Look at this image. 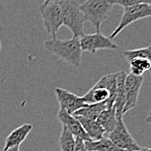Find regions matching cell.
I'll list each match as a JSON object with an SVG mask.
<instances>
[{
  "label": "cell",
  "mask_w": 151,
  "mask_h": 151,
  "mask_svg": "<svg viewBox=\"0 0 151 151\" xmlns=\"http://www.w3.org/2000/svg\"><path fill=\"white\" fill-rule=\"evenodd\" d=\"M55 93L60 105V109L66 111L70 115H73L76 111L84 107L86 104L82 100V97L77 96L70 91L57 88L55 89Z\"/></svg>",
  "instance_id": "9"
},
{
  "label": "cell",
  "mask_w": 151,
  "mask_h": 151,
  "mask_svg": "<svg viewBox=\"0 0 151 151\" xmlns=\"http://www.w3.org/2000/svg\"><path fill=\"white\" fill-rule=\"evenodd\" d=\"M130 74L135 76H142V74L150 71L151 68V61L148 59L136 58L133 59L129 62Z\"/></svg>",
  "instance_id": "18"
},
{
  "label": "cell",
  "mask_w": 151,
  "mask_h": 151,
  "mask_svg": "<svg viewBox=\"0 0 151 151\" xmlns=\"http://www.w3.org/2000/svg\"><path fill=\"white\" fill-rule=\"evenodd\" d=\"M47 33L51 38H57L63 26V9L59 2H44L38 8Z\"/></svg>",
  "instance_id": "4"
},
{
  "label": "cell",
  "mask_w": 151,
  "mask_h": 151,
  "mask_svg": "<svg viewBox=\"0 0 151 151\" xmlns=\"http://www.w3.org/2000/svg\"><path fill=\"white\" fill-rule=\"evenodd\" d=\"M112 8L113 5L108 0H86L79 5L85 21H89L96 32L100 31L102 24L108 18Z\"/></svg>",
  "instance_id": "2"
},
{
  "label": "cell",
  "mask_w": 151,
  "mask_h": 151,
  "mask_svg": "<svg viewBox=\"0 0 151 151\" xmlns=\"http://www.w3.org/2000/svg\"><path fill=\"white\" fill-rule=\"evenodd\" d=\"M74 116L81 123L84 131L90 136V138L92 141H97V140H100L102 137H104L105 131L96 120L87 119V118L78 116V115H74Z\"/></svg>",
  "instance_id": "14"
},
{
  "label": "cell",
  "mask_w": 151,
  "mask_h": 151,
  "mask_svg": "<svg viewBox=\"0 0 151 151\" xmlns=\"http://www.w3.org/2000/svg\"><path fill=\"white\" fill-rule=\"evenodd\" d=\"M60 1H70V0H60Z\"/></svg>",
  "instance_id": "28"
},
{
  "label": "cell",
  "mask_w": 151,
  "mask_h": 151,
  "mask_svg": "<svg viewBox=\"0 0 151 151\" xmlns=\"http://www.w3.org/2000/svg\"><path fill=\"white\" fill-rule=\"evenodd\" d=\"M96 121L101 125V127L104 128L105 132L110 133L114 129L117 121L115 107L103 110L101 114L98 115Z\"/></svg>",
  "instance_id": "15"
},
{
  "label": "cell",
  "mask_w": 151,
  "mask_h": 151,
  "mask_svg": "<svg viewBox=\"0 0 151 151\" xmlns=\"http://www.w3.org/2000/svg\"><path fill=\"white\" fill-rule=\"evenodd\" d=\"M117 148L125 151L138 150L141 147L138 145L136 140L129 132L124 121L122 118H117L116 124L114 129L109 133L108 137Z\"/></svg>",
  "instance_id": "6"
},
{
  "label": "cell",
  "mask_w": 151,
  "mask_h": 151,
  "mask_svg": "<svg viewBox=\"0 0 151 151\" xmlns=\"http://www.w3.org/2000/svg\"><path fill=\"white\" fill-rule=\"evenodd\" d=\"M59 147L61 151H75L76 138L65 126L59 138Z\"/></svg>",
  "instance_id": "19"
},
{
  "label": "cell",
  "mask_w": 151,
  "mask_h": 151,
  "mask_svg": "<svg viewBox=\"0 0 151 151\" xmlns=\"http://www.w3.org/2000/svg\"><path fill=\"white\" fill-rule=\"evenodd\" d=\"M150 47H151V45H150Z\"/></svg>",
  "instance_id": "31"
},
{
  "label": "cell",
  "mask_w": 151,
  "mask_h": 151,
  "mask_svg": "<svg viewBox=\"0 0 151 151\" xmlns=\"http://www.w3.org/2000/svg\"><path fill=\"white\" fill-rule=\"evenodd\" d=\"M45 49L53 55H56L62 61L70 64L74 67H79L82 62V49L79 39H58L51 38L45 41Z\"/></svg>",
  "instance_id": "1"
},
{
  "label": "cell",
  "mask_w": 151,
  "mask_h": 151,
  "mask_svg": "<svg viewBox=\"0 0 151 151\" xmlns=\"http://www.w3.org/2000/svg\"><path fill=\"white\" fill-rule=\"evenodd\" d=\"M32 128H33V127L31 124L25 123V124L14 129L9 136H7V138L5 140L4 150L19 146L26 139V137L29 136Z\"/></svg>",
  "instance_id": "12"
},
{
  "label": "cell",
  "mask_w": 151,
  "mask_h": 151,
  "mask_svg": "<svg viewBox=\"0 0 151 151\" xmlns=\"http://www.w3.org/2000/svg\"><path fill=\"white\" fill-rule=\"evenodd\" d=\"M58 119L63 123V125L65 126L70 131V133L73 135L75 138H80L83 140L84 142L91 140L90 136L84 131L81 123L73 115H70L66 111L63 109H59Z\"/></svg>",
  "instance_id": "11"
},
{
  "label": "cell",
  "mask_w": 151,
  "mask_h": 151,
  "mask_svg": "<svg viewBox=\"0 0 151 151\" xmlns=\"http://www.w3.org/2000/svg\"><path fill=\"white\" fill-rule=\"evenodd\" d=\"M146 121H147L148 123L151 124V111L150 112V114H149V115H148V117H147V119H146Z\"/></svg>",
  "instance_id": "24"
},
{
  "label": "cell",
  "mask_w": 151,
  "mask_h": 151,
  "mask_svg": "<svg viewBox=\"0 0 151 151\" xmlns=\"http://www.w3.org/2000/svg\"><path fill=\"white\" fill-rule=\"evenodd\" d=\"M142 76H135L131 74H127L125 79V104L123 107V115L136 107L139 93L143 83Z\"/></svg>",
  "instance_id": "8"
},
{
  "label": "cell",
  "mask_w": 151,
  "mask_h": 151,
  "mask_svg": "<svg viewBox=\"0 0 151 151\" xmlns=\"http://www.w3.org/2000/svg\"><path fill=\"white\" fill-rule=\"evenodd\" d=\"M109 98V92L107 88V77L104 76L92 87L91 90L82 97V100L86 104H94L106 102Z\"/></svg>",
  "instance_id": "10"
},
{
  "label": "cell",
  "mask_w": 151,
  "mask_h": 151,
  "mask_svg": "<svg viewBox=\"0 0 151 151\" xmlns=\"http://www.w3.org/2000/svg\"><path fill=\"white\" fill-rule=\"evenodd\" d=\"M104 109H106V102L85 104L84 107H83L80 109H78L77 111H76L73 114V115H78V116H82V117H84L87 119L96 121L98 115Z\"/></svg>",
  "instance_id": "17"
},
{
  "label": "cell",
  "mask_w": 151,
  "mask_h": 151,
  "mask_svg": "<svg viewBox=\"0 0 151 151\" xmlns=\"http://www.w3.org/2000/svg\"><path fill=\"white\" fill-rule=\"evenodd\" d=\"M2 51V43H1V41H0V52Z\"/></svg>",
  "instance_id": "27"
},
{
  "label": "cell",
  "mask_w": 151,
  "mask_h": 151,
  "mask_svg": "<svg viewBox=\"0 0 151 151\" xmlns=\"http://www.w3.org/2000/svg\"><path fill=\"white\" fill-rule=\"evenodd\" d=\"M127 74L124 71L116 73V96L115 101V109L117 118L123 115V107L125 104V79Z\"/></svg>",
  "instance_id": "13"
},
{
  "label": "cell",
  "mask_w": 151,
  "mask_h": 151,
  "mask_svg": "<svg viewBox=\"0 0 151 151\" xmlns=\"http://www.w3.org/2000/svg\"><path fill=\"white\" fill-rule=\"evenodd\" d=\"M112 5H119L122 8L140 4H151V0H108Z\"/></svg>",
  "instance_id": "21"
},
{
  "label": "cell",
  "mask_w": 151,
  "mask_h": 151,
  "mask_svg": "<svg viewBox=\"0 0 151 151\" xmlns=\"http://www.w3.org/2000/svg\"><path fill=\"white\" fill-rule=\"evenodd\" d=\"M75 151H88L85 148L84 141L80 138H76Z\"/></svg>",
  "instance_id": "22"
},
{
  "label": "cell",
  "mask_w": 151,
  "mask_h": 151,
  "mask_svg": "<svg viewBox=\"0 0 151 151\" xmlns=\"http://www.w3.org/2000/svg\"><path fill=\"white\" fill-rule=\"evenodd\" d=\"M149 72H150V75H151V68L150 69V71H149Z\"/></svg>",
  "instance_id": "29"
},
{
  "label": "cell",
  "mask_w": 151,
  "mask_h": 151,
  "mask_svg": "<svg viewBox=\"0 0 151 151\" xmlns=\"http://www.w3.org/2000/svg\"><path fill=\"white\" fill-rule=\"evenodd\" d=\"M82 51L88 52L91 54L96 53L97 50H115L118 46L109 37H106L100 31L93 34H84L79 39Z\"/></svg>",
  "instance_id": "7"
},
{
  "label": "cell",
  "mask_w": 151,
  "mask_h": 151,
  "mask_svg": "<svg viewBox=\"0 0 151 151\" xmlns=\"http://www.w3.org/2000/svg\"><path fill=\"white\" fill-rule=\"evenodd\" d=\"M19 150V146H17V147H13V148H11V149H8L6 150H3V151H17Z\"/></svg>",
  "instance_id": "23"
},
{
  "label": "cell",
  "mask_w": 151,
  "mask_h": 151,
  "mask_svg": "<svg viewBox=\"0 0 151 151\" xmlns=\"http://www.w3.org/2000/svg\"><path fill=\"white\" fill-rule=\"evenodd\" d=\"M136 151H151V149H147V148H140L138 150Z\"/></svg>",
  "instance_id": "25"
},
{
  "label": "cell",
  "mask_w": 151,
  "mask_h": 151,
  "mask_svg": "<svg viewBox=\"0 0 151 151\" xmlns=\"http://www.w3.org/2000/svg\"><path fill=\"white\" fill-rule=\"evenodd\" d=\"M85 148L88 151H125L117 148L108 137H102L97 141H85Z\"/></svg>",
  "instance_id": "16"
},
{
  "label": "cell",
  "mask_w": 151,
  "mask_h": 151,
  "mask_svg": "<svg viewBox=\"0 0 151 151\" xmlns=\"http://www.w3.org/2000/svg\"><path fill=\"white\" fill-rule=\"evenodd\" d=\"M59 3L63 9V26L70 30L73 38L80 39L84 35L83 24L85 19L79 5L72 0L59 1Z\"/></svg>",
  "instance_id": "3"
},
{
  "label": "cell",
  "mask_w": 151,
  "mask_h": 151,
  "mask_svg": "<svg viewBox=\"0 0 151 151\" xmlns=\"http://www.w3.org/2000/svg\"><path fill=\"white\" fill-rule=\"evenodd\" d=\"M151 17V4H140L133 6L123 8V13L122 16L120 23L117 27L113 31V32L109 37L111 40L114 39L122 31L128 26L137 20L143 19Z\"/></svg>",
  "instance_id": "5"
},
{
  "label": "cell",
  "mask_w": 151,
  "mask_h": 151,
  "mask_svg": "<svg viewBox=\"0 0 151 151\" xmlns=\"http://www.w3.org/2000/svg\"><path fill=\"white\" fill-rule=\"evenodd\" d=\"M123 56L125 60L128 61V63L133 59L136 58H143V59H148L151 61V47H142V48H138L135 50H128L123 53Z\"/></svg>",
  "instance_id": "20"
},
{
  "label": "cell",
  "mask_w": 151,
  "mask_h": 151,
  "mask_svg": "<svg viewBox=\"0 0 151 151\" xmlns=\"http://www.w3.org/2000/svg\"><path fill=\"white\" fill-rule=\"evenodd\" d=\"M17 151H20V150H17Z\"/></svg>",
  "instance_id": "30"
},
{
  "label": "cell",
  "mask_w": 151,
  "mask_h": 151,
  "mask_svg": "<svg viewBox=\"0 0 151 151\" xmlns=\"http://www.w3.org/2000/svg\"><path fill=\"white\" fill-rule=\"evenodd\" d=\"M60 0H45V2L49 3V2H59Z\"/></svg>",
  "instance_id": "26"
}]
</instances>
